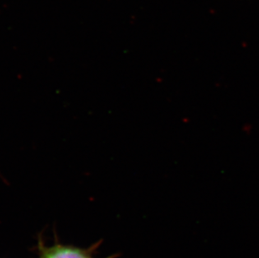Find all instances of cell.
Listing matches in <instances>:
<instances>
[{
  "mask_svg": "<svg viewBox=\"0 0 259 258\" xmlns=\"http://www.w3.org/2000/svg\"><path fill=\"white\" fill-rule=\"evenodd\" d=\"M93 249H82L76 246L55 244L46 246L39 241V258H93Z\"/></svg>",
  "mask_w": 259,
  "mask_h": 258,
  "instance_id": "6da1fadb",
  "label": "cell"
}]
</instances>
